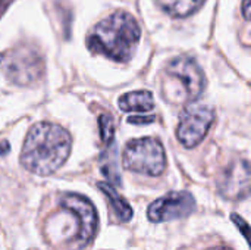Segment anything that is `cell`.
I'll return each mask as SVG.
<instances>
[{
    "instance_id": "ba28073f",
    "label": "cell",
    "mask_w": 251,
    "mask_h": 250,
    "mask_svg": "<svg viewBox=\"0 0 251 250\" xmlns=\"http://www.w3.org/2000/svg\"><path fill=\"white\" fill-rule=\"evenodd\" d=\"M219 192L231 200L246 199L250 193V167L247 161H237L229 165L219 180Z\"/></svg>"
},
{
    "instance_id": "ffe728a7",
    "label": "cell",
    "mask_w": 251,
    "mask_h": 250,
    "mask_svg": "<svg viewBox=\"0 0 251 250\" xmlns=\"http://www.w3.org/2000/svg\"><path fill=\"white\" fill-rule=\"evenodd\" d=\"M212 250H231V249H228V248H218V249H212Z\"/></svg>"
},
{
    "instance_id": "30bf717a",
    "label": "cell",
    "mask_w": 251,
    "mask_h": 250,
    "mask_svg": "<svg viewBox=\"0 0 251 250\" xmlns=\"http://www.w3.org/2000/svg\"><path fill=\"white\" fill-rule=\"evenodd\" d=\"M119 108L124 112H149L154 108V99L146 90L126 93L119 99Z\"/></svg>"
},
{
    "instance_id": "e0dca14e",
    "label": "cell",
    "mask_w": 251,
    "mask_h": 250,
    "mask_svg": "<svg viewBox=\"0 0 251 250\" xmlns=\"http://www.w3.org/2000/svg\"><path fill=\"white\" fill-rule=\"evenodd\" d=\"M250 0H243V15L246 19H250Z\"/></svg>"
},
{
    "instance_id": "7c38bea8",
    "label": "cell",
    "mask_w": 251,
    "mask_h": 250,
    "mask_svg": "<svg viewBox=\"0 0 251 250\" xmlns=\"http://www.w3.org/2000/svg\"><path fill=\"white\" fill-rule=\"evenodd\" d=\"M99 189L107 196V199H109V202H110V205H112V208H113L116 217H118L121 221H129V220L132 218V208L129 206V203H128L125 199H122V197L116 193V190H115L110 184L99 183Z\"/></svg>"
},
{
    "instance_id": "277c9868",
    "label": "cell",
    "mask_w": 251,
    "mask_h": 250,
    "mask_svg": "<svg viewBox=\"0 0 251 250\" xmlns=\"http://www.w3.org/2000/svg\"><path fill=\"white\" fill-rule=\"evenodd\" d=\"M213 121L215 112L212 108L203 105H191L185 108L179 116L176 137L182 143V146L191 149L201 143Z\"/></svg>"
},
{
    "instance_id": "2e32d148",
    "label": "cell",
    "mask_w": 251,
    "mask_h": 250,
    "mask_svg": "<svg viewBox=\"0 0 251 250\" xmlns=\"http://www.w3.org/2000/svg\"><path fill=\"white\" fill-rule=\"evenodd\" d=\"M232 220H234V222H235L237 225H241V227H243V234H244V236H247L249 225L243 221V218H240V217H237V215H232Z\"/></svg>"
},
{
    "instance_id": "5bb4252c",
    "label": "cell",
    "mask_w": 251,
    "mask_h": 250,
    "mask_svg": "<svg viewBox=\"0 0 251 250\" xmlns=\"http://www.w3.org/2000/svg\"><path fill=\"white\" fill-rule=\"evenodd\" d=\"M99 130L101 140L104 143H110L113 139V121L109 115H101L99 118Z\"/></svg>"
},
{
    "instance_id": "3957f363",
    "label": "cell",
    "mask_w": 251,
    "mask_h": 250,
    "mask_svg": "<svg viewBox=\"0 0 251 250\" xmlns=\"http://www.w3.org/2000/svg\"><path fill=\"white\" fill-rule=\"evenodd\" d=\"M124 167L134 172L157 177L166 168L165 149L151 137L132 140L124 150Z\"/></svg>"
},
{
    "instance_id": "4fadbf2b",
    "label": "cell",
    "mask_w": 251,
    "mask_h": 250,
    "mask_svg": "<svg viewBox=\"0 0 251 250\" xmlns=\"http://www.w3.org/2000/svg\"><path fill=\"white\" fill-rule=\"evenodd\" d=\"M101 171L103 174L113 181L115 184H121V177H119V169H118V162H116V149L115 146L112 147V150H109L106 153V161H103L101 164Z\"/></svg>"
},
{
    "instance_id": "6da1fadb",
    "label": "cell",
    "mask_w": 251,
    "mask_h": 250,
    "mask_svg": "<svg viewBox=\"0 0 251 250\" xmlns=\"http://www.w3.org/2000/svg\"><path fill=\"white\" fill-rule=\"evenodd\" d=\"M72 149V139L57 124L38 122L26 134L21 164L35 175L47 177L56 172L68 159Z\"/></svg>"
},
{
    "instance_id": "9a60e30c",
    "label": "cell",
    "mask_w": 251,
    "mask_h": 250,
    "mask_svg": "<svg viewBox=\"0 0 251 250\" xmlns=\"http://www.w3.org/2000/svg\"><path fill=\"white\" fill-rule=\"evenodd\" d=\"M154 121V116H131L128 118V122L129 124H150Z\"/></svg>"
},
{
    "instance_id": "d6986e66",
    "label": "cell",
    "mask_w": 251,
    "mask_h": 250,
    "mask_svg": "<svg viewBox=\"0 0 251 250\" xmlns=\"http://www.w3.org/2000/svg\"><path fill=\"white\" fill-rule=\"evenodd\" d=\"M9 152V144L7 141H0V156Z\"/></svg>"
},
{
    "instance_id": "44dd1931",
    "label": "cell",
    "mask_w": 251,
    "mask_h": 250,
    "mask_svg": "<svg viewBox=\"0 0 251 250\" xmlns=\"http://www.w3.org/2000/svg\"><path fill=\"white\" fill-rule=\"evenodd\" d=\"M1 59H3V57H1V56H0V63H1Z\"/></svg>"
},
{
    "instance_id": "8992f818",
    "label": "cell",
    "mask_w": 251,
    "mask_h": 250,
    "mask_svg": "<svg viewBox=\"0 0 251 250\" xmlns=\"http://www.w3.org/2000/svg\"><path fill=\"white\" fill-rule=\"evenodd\" d=\"M196 209V200L188 192H172L149 206L147 217L151 222H168L188 217Z\"/></svg>"
},
{
    "instance_id": "ac0fdd59",
    "label": "cell",
    "mask_w": 251,
    "mask_h": 250,
    "mask_svg": "<svg viewBox=\"0 0 251 250\" xmlns=\"http://www.w3.org/2000/svg\"><path fill=\"white\" fill-rule=\"evenodd\" d=\"M10 3H12V0H0V18L3 16V13L6 12V9L9 7Z\"/></svg>"
},
{
    "instance_id": "9c48e42d",
    "label": "cell",
    "mask_w": 251,
    "mask_h": 250,
    "mask_svg": "<svg viewBox=\"0 0 251 250\" xmlns=\"http://www.w3.org/2000/svg\"><path fill=\"white\" fill-rule=\"evenodd\" d=\"M41 59L37 53L31 50H19L13 53V57L7 63V77L10 81L26 85L29 83H34L40 74Z\"/></svg>"
},
{
    "instance_id": "8fae6325",
    "label": "cell",
    "mask_w": 251,
    "mask_h": 250,
    "mask_svg": "<svg viewBox=\"0 0 251 250\" xmlns=\"http://www.w3.org/2000/svg\"><path fill=\"white\" fill-rule=\"evenodd\" d=\"M204 0H157V4L162 10L174 18H185L191 13H196Z\"/></svg>"
},
{
    "instance_id": "5b68a950",
    "label": "cell",
    "mask_w": 251,
    "mask_h": 250,
    "mask_svg": "<svg viewBox=\"0 0 251 250\" xmlns=\"http://www.w3.org/2000/svg\"><path fill=\"white\" fill-rule=\"evenodd\" d=\"M166 75L176 81L182 88V100H194L200 97L204 90L206 80L201 68L194 59L181 56L169 62Z\"/></svg>"
},
{
    "instance_id": "7a4b0ae2",
    "label": "cell",
    "mask_w": 251,
    "mask_h": 250,
    "mask_svg": "<svg viewBox=\"0 0 251 250\" xmlns=\"http://www.w3.org/2000/svg\"><path fill=\"white\" fill-rule=\"evenodd\" d=\"M140 37L141 29L137 21L126 12H116L99 22L88 38V47L116 62H128Z\"/></svg>"
},
{
    "instance_id": "52a82bcc",
    "label": "cell",
    "mask_w": 251,
    "mask_h": 250,
    "mask_svg": "<svg viewBox=\"0 0 251 250\" xmlns=\"http://www.w3.org/2000/svg\"><path fill=\"white\" fill-rule=\"evenodd\" d=\"M62 206L78 218V246H87L93 240L97 230V212L94 205L81 194L68 193L62 197Z\"/></svg>"
}]
</instances>
